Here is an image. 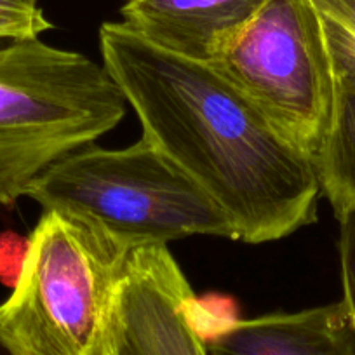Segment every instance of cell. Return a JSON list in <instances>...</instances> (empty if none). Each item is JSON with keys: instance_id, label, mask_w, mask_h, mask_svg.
Wrapping results in <instances>:
<instances>
[{"instance_id": "obj_1", "label": "cell", "mask_w": 355, "mask_h": 355, "mask_svg": "<svg viewBox=\"0 0 355 355\" xmlns=\"http://www.w3.org/2000/svg\"><path fill=\"white\" fill-rule=\"evenodd\" d=\"M100 49L143 136L220 206L235 241L263 244L315 223L313 159L213 64L153 46L122 21L101 25Z\"/></svg>"}, {"instance_id": "obj_2", "label": "cell", "mask_w": 355, "mask_h": 355, "mask_svg": "<svg viewBox=\"0 0 355 355\" xmlns=\"http://www.w3.org/2000/svg\"><path fill=\"white\" fill-rule=\"evenodd\" d=\"M128 107L107 68L85 54L40 39L0 47V206L117 128Z\"/></svg>"}, {"instance_id": "obj_3", "label": "cell", "mask_w": 355, "mask_h": 355, "mask_svg": "<svg viewBox=\"0 0 355 355\" xmlns=\"http://www.w3.org/2000/svg\"><path fill=\"white\" fill-rule=\"evenodd\" d=\"M26 197L103 232L125 251L235 230L216 202L150 139L125 148L89 145L39 176Z\"/></svg>"}, {"instance_id": "obj_4", "label": "cell", "mask_w": 355, "mask_h": 355, "mask_svg": "<svg viewBox=\"0 0 355 355\" xmlns=\"http://www.w3.org/2000/svg\"><path fill=\"white\" fill-rule=\"evenodd\" d=\"M128 252L71 214L44 211L15 289L0 303V348L8 355H101Z\"/></svg>"}, {"instance_id": "obj_5", "label": "cell", "mask_w": 355, "mask_h": 355, "mask_svg": "<svg viewBox=\"0 0 355 355\" xmlns=\"http://www.w3.org/2000/svg\"><path fill=\"white\" fill-rule=\"evenodd\" d=\"M213 67L315 162L333 117L334 71L312 0H266Z\"/></svg>"}, {"instance_id": "obj_6", "label": "cell", "mask_w": 355, "mask_h": 355, "mask_svg": "<svg viewBox=\"0 0 355 355\" xmlns=\"http://www.w3.org/2000/svg\"><path fill=\"white\" fill-rule=\"evenodd\" d=\"M101 355H209L193 289L167 245L128 252Z\"/></svg>"}, {"instance_id": "obj_7", "label": "cell", "mask_w": 355, "mask_h": 355, "mask_svg": "<svg viewBox=\"0 0 355 355\" xmlns=\"http://www.w3.org/2000/svg\"><path fill=\"white\" fill-rule=\"evenodd\" d=\"M266 0H125L122 23L187 60L213 64Z\"/></svg>"}, {"instance_id": "obj_8", "label": "cell", "mask_w": 355, "mask_h": 355, "mask_svg": "<svg viewBox=\"0 0 355 355\" xmlns=\"http://www.w3.org/2000/svg\"><path fill=\"white\" fill-rule=\"evenodd\" d=\"M209 355H355L343 302L225 322L206 338Z\"/></svg>"}, {"instance_id": "obj_9", "label": "cell", "mask_w": 355, "mask_h": 355, "mask_svg": "<svg viewBox=\"0 0 355 355\" xmlns=\"http://www.w3.org/2000/svg\"><path fill=\"white\" fill-rule=\"evenodd\" d=\"M324 37L333 61L334 105L315 167L322 196L340 216L355 206V47L329 30Z\"/></svg>"}, {"instance_id": "obj_10", "label": "cell", "mask_w": 355, "mask_h": 355, "mask_svg": "<svg viewBox=\"0 0 355 355\" xmlns=\"http://www.w3.org/2000/svg\"><path fill=\"white\" fill-rule=\"evenodd\" d=\"M51 28L40 0H0V40L39 39Z\"/></svg>"}, {"instance_id": "obj_11", "label": "cell", "mask_w": 355, "mask_h": 355, "mask_svg": "<svg viewBox=\"0 0 355 355\" xmlns=\"http://www.w3.org/2000/svg\"><path fill=\"white\" fill-rule=\"evenodd\" d=\"M340 223V268L341 286H343V305L350 315L352 326L355 329V206L336 216Z\"/></svg>"}, {"instance_id": "obj_12", "label": "cell", "mask_w": 355, "mask_h": 355, "mask_svg": "<svg viewBox=\"0 0 355 355\" xmlns=\"http://www.w3.org/2000/svg\"><path fill=\"white\" fill-rule=\"evenodd\" d=\"M0 355H8V354H6V352L2 350V348H0Z\"/></svg>"}]
</instances>
